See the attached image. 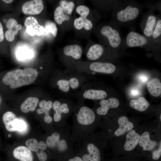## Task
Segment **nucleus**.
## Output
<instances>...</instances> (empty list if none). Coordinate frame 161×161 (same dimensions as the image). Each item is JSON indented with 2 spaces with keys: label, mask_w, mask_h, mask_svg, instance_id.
I'll return each mask as SVG.
<instances>
[{
  "label": "nucleus",
  "mask_w": 161,
  "mask_h": 161,
  "mask_svg": "<svg viewBox=\"0 0 161 161\" xmlns=\"http://www.w3.org/2000/svg\"><path fill=\"white\" fill-rule=\"evenodd\" d=\"M73 123L71 127V139L75 151H79L83 140L95 133L103 123L92 109L84 102H78L73 113Z\"/></svg>",
  "instance_id": "obj_1"
},
{
  "label": "nucleus",
  "mask_w": 161,
  "mask_h": 161,
  "mask_svg": "<svg viewBox=\"0 0 161 161\" xmlns=\"http://www.w3.org/2000/svg\"><path fill=\"white\" fill-rule=\"evenodd\" d=\"M144 6L135 0H116L112 9L111 21L120 27L134 30V24Z\"/></svg>",
  "instance_id": "obj_2"
},
{
  "label": "nucleus",
  "mask_w": 161,
  "mask_h": 161,
  "mask_svg": "<svg viewBox=\"0 0 161 161\" xmlns=\"http://www.w3.org/2000/svg\"><path fill=\"white\" fill-rule=\"evenodd\" d=\"M56 85L66 98L73 97L74 94L82 85L91 78L90 75L78 72H71L66 70L57 73Z\"/></svg>",
  "instance_id": "obj_3"
},
{
  "label": "nucleus",
  "mask_w": 161,
  "mask_h": 161,
  "mask_svg": "<svg viewBox=\"0 0 161 161\" xmlns=\"http://www.w3.org/2000/svg\"><path fill=\"white\" fill-rule=\"evenodd\" d=\"M107 140L101 132L94 133L83 140L78 151L83 161H101L102 151Z\"/></svg>",
  "instance_id": "obj_4"
},
{
  "label": "nucleus",
  "mask_w": 161,
  "mask_h": 161,
  "mask_svg": "<svg viewBox=\"0 0 161 161\" xmlns=\"http://www.w3.org/2000/svg\"><path fill=\"white\" fill-rule=\"evenodd\" d=\"M120 26L112 21L97 26L96 32L103 44L112 52L122 50L123 38Z\"/></svg>",
  "instance_id": "obj_5"
},
{
  "label": "nucleus",
  "mask_w": 161,
  "mask_h": 161,
  "mask_svg": "<svg viewBox=\"0 0 161 161\" xmlns=\"http://www.w3.org/2000/svg\"><path fill=\"white\" fill-rule=\"evenodd\" d=\"M59 129L49 135L45 143L49 148L64 155L74 151V145L71 139V127L67 122L65 126Z\"/></svg>",
  "instance_id": "obj_6"
},
{
  "label": "nucleus",
  "mask_w": 161,
  "mask_h": 161,
  "mask_svg": "<svg viewBox=\"0 0 161 161\" xmlns=\"http://www.w3.org/2000/svg\"><path fill=\"white\" fill-rule=\"evenodd\" d=\"M38 75L37 71L34 69H18L7 72L3 78L2 81L4 84L10 85L11 89H14L32 84Z\"/></svg>",
  "instance_id": "obj_7"
},
{
  "label": "nucleus",
  "mask_w": 161,
  "mask_h": 161,
  "mask_svg": "<svg viewBox=\"0 0 161 161\" xmlns=\"http://www.w3.org/2000/svg\"><path fill=\"white\" fill-rule=\"evenodd\" d=\"M135 123L130 121L126 116L119 117L115 123H110L105 120L101 128V132L108 140L119 138L136 126Z\"/></svg>",
  "instance_id": "obj_8"
},
{
  "label": "nucleus",
  "mask_w": 161,
  "mask_h": 161,
  "mask_svg": "<svg viewBox=\"0 0 161 161\" xmlns=\"http://www.w3.org/2000/svg\"><path fill=\"white\" fill-rule=\"evenodd\" d=\"M76 104L67 98H63L53 102V119L58 129L65 126L67 119L73 113Z\"/></svg>",
  "instance_id": "obj_9"
},
{
  "label": "nucleus",
  "mask_w": 161,
  "mask_h": 161,
  "mask_svg": "<svg viewBox=\"0 0 161 161\" xmlns=\"http://www.w3.org/2000/svg\"><path fill=\"white\" fill-rule=\"evenodd\" d=\"M75 67L78 72L89 75L96 72L111 74L116 69L115 65L106 62H85L78 61L76 63Z\"/></svg>",
  "instance_id": "obj_10"
},
{
  "label": "nucleus",
  "mask_w": 161,
  "mask_h": 161,
  "mask_svg": "<svg viewBox=\"0 0 161 161\" xmlns=\"http://www.w3.org/2000/svg\"><path fill=\"white\" fill-rule=\"evenodd\" d=\"M107 93L104 90L96 89L92 83L87 81L84 83L80 89L74 95L78 102H84L86 100H94L105 99Z\"/></svg>",
  "instance_id": "obj_11"
},
{
  "label": "nucleus",
  "mask_w": 161,
  "mask_h": 161,
  "mask_svg": "<svg viewBox=\"0 0 161 161\" xmlns=\"http://www.w3.org/2000/svg\"><path fill=\"white\" fill-rule=\"evenodd\" d=\"M83 51L81 47L74 44L66 46L63 49L62 60L65 70L71 72H76V63L82 57Z\"/></svg>",
  "instance_id": "obj_12"
},
{
  "label": "nucleus",
  "mask_w": 161,
  "mask_h": 161,
  "mask_svg": "<svg viewBox=\"0 0 161 161\" xmlns=\"http://www.w3.org/2000/svg\"><path fill=\"white\" fill-rule=\"evenodd\" d=\"M140 47L151 50V41L143 35L131 30L123 39L122 50L130 47Z\"/></svg>",
  "instance_id": "obj_13"
},
{
  "label": "nucleus",
  "mask_w": 161,
  "mask_h": 161,
  "mask_svg": "<svg viewBox=\"0 0 161 161\" xmlns=\"http://www.w3.org/2000/svg\"><path fill=\"white\" fill-rule=\"evenodd\" d=\"M157 20V15L154 13V11L148 9L143 15L140 23V26L143 35L151 41Z\"/></svg>",
  "instance_id": "obj_14"
},
{
  "label": "nucleus",
  "mask_w": 161,
  "mask_h": 161,
  "mask_svg": "<svg viewBox=\"0 0 161 161\" xmlns=\"http://www.w3.org/2000/svg\"><path fill=\"white\" fill-rule=\"evenodd\" d=\"M142 131L136 127L122 136V149L124 151L130 152L137 148Z\"/></svg>",
  "instance_id": "obj_15"
},
{
  "label": "nucleus",
  "mask_w": 161,
  "mask_h": 161,
  "mask_svg": "<svg viewBox=\"0 0 161 161\" xmlns=\"http://www.w3.org/2000/svg\"><path fill=\"white\" fill-rule=\"evenodd\" d=\"M151 133L149 129L142 131L137 148L144 151L151 153L158 148L161 144V140L158 141V140L153 138Z\"/></svg>",
  "instance_id": "obj_16"
},
{
  "label": "nucleus",
  "mask_w": 161,
  "mask_h": 161,
  "mask_svg": "<svg viewBox=\"0 0 161 161\" xmlns=\"http://www.w3.org/2000/svg\"><path fill=\"white\" fill-rule=\"evenodd\" d=\"M99 106H95L93 110L99 117L105 116L111 109L118 107L120 103L119 100L114 97L109 98L107 99H104L100 100Z\"/></svg>",
  "instance_id": "obj_17"
},
{
  "label": "nucleus",
  "mask_w": 161,
  "mask_h": 161,
  "mask_svg": "<svg viewBox=\"0 0 161 161\" xmlns=\"http://www.w3.org/2000/svg\"><path fill=\"white\" fill-rule=\"evenodd\" d=\"M112 51L104 46L95 44L89 48L87 52L86 57L90 61L95 62L101 59L104 55Z\"/></svg>",
  "instance_id": "obj_18"
},
{
  "label": "nucleus",
  "mask_w": 161,
  "mask_h": 161,
  "mask_svg": "<svg viewBox=\"0 0 161 161\" xmlns=\"http://www.w3.org/2000/svg\"><path fill=\"white\" fill-rule=\"evenodd\" d=\"M44 8L41 0H33L27 1L22 6L23 13L27 15H37L41 13Z\"/></svg>",
  "instance_id": "obj_19"
},
{
  "label": "nucleus",
  "mask_w": 161,
  "mask_h": 161,
  "mask_svg": "<svg viewBox=\"0 0 161 161\" xmlns=\"http://www.w3.org/2000/svg\"><path fill=\"white\" fill-rule=\"evenodd\" d=\"M152 49L160 50L161 47V15H157V24L151 37Z\"/></svg>",
  "instance_id": "obj_20"
},
{
  "label": "nucleus",
  "mask_w": 161,
  "mask_h": 161,
  "mask_svg": "<svg viewBox=\"0 0 161 161\" xmlns=\"http://www.w3.org/2000/svg\"><path fill=\"white\" fill-rule=\"evenodd\" d=\"M14 157L20 161H33L31 151L27 147L21 146L16 148L13 152Z\"/></svg>",
  "instance_id": "obj_21"
},
{
  "label": "nucleus",
  "mask_w": 161,
  "mask_h": 161,
  "mask_svg": "<svg viewBox=\"0 0 161 161\" xmlns=\"http://www.w3.org/2000/svg\"><path fill=\"white\" fill-rule=\"evenodd\" d=\"M17 118L13 112L8 111L3 115L2 120L6 129L10 132L16 131V125Z\"/></svg>",
  "instance_id": "obj_22"
},
{
  "label": "nucleus",
  "mask_w": 161,
  "mask_h": 161,
  "mask_svg": "<svg viewBox=\"0 0 161 161\" xmlns=\"http://www.w3.org/2000/svg\"><path fill=\"white\" fill-rule=\"evenodd\" d=\"M147 88L150 94L152 96L157 97L161 94V83L157 78L151 79L148 83Z\"/></svg>",
  "instance_id": "obj_23"
},
{
  "label": "nucleus",
  "mask_w": 161,
  "mask_h": 161,
  "mask_svg": "<svg viewBox=\"0 0 161 161\" xmlns=\"http://www.w3.org/2000/svg\"><path fill=\"white\" fill-rule=\"evenodd\" d=\"M39 102L38 98L33 97H29L26 99L20 106L21 111L27 113L30 111H34L36 109Z\"/></svg>",
  "instance_id": "obj_24"
},
{
  "label": "nucleus",
  "mask_w": 161,
  "mask_h": 161,
  "mask_svg": "<svg viewBox=\"0 0 161 161\" xmlns=\"http://www.w3.org/2000/svg\"><path fill=\"white\" fill-rule=\"evenodd\" d=\"M130 106L138 111L143 112L149 107L150 104L143 97H140L136 99L131 100L129 103Z\"/></svg>",
  "instance_id": "obj_25"
},
{
  "label": "nucleus",
  "mask_w": 161,
  "mask_h": 161,
  "mask_svg": "<svg viewBox=\"0 0 161 161\" xmlns=\"http://www.w3.org/2000/svg\"><path fill=\"white\" fill-rule=\"evenodd\" d=\"M73 24L75 28L78 30L84 28L86 30H90L93 27V24L90 20L80 16L75 19Z\"/></svg>",
  "instance_id": "obj_26"
},
{
  "label": "nucleus",
  "mask_w": 161,
  "mask_h": 161,
  "mask_svg": "<svg viewBox=\"0 0 161 161\" xmlns=\"http://www.w3.org/2000/svg\"><path fill=\"white\" fill-rule=\"evenodd\" d=\"M54 18L56 22L61 25L63 22L68 21L70 19L69 16L64 12L60 6H58L54 12Z\"/></svg>",
  "instance_id": "obj_27"
},
{
  "label": "nucleus",
  "mask_w": 161,
  "mask_h": 161,
  "mask_svg": "<svg viewBox=\"0 0 161 161\" xmlns=\"http://www.w3.org/2000/svg\"><path fill=\"white\" fill-rule=\"evenodd\" d=\"M59 3L65 14L69 16L71 14L75 6L73 1L63 0L60 1Z\"/></svg>",
  "instance_id": "obj_28"
},
{
  "label": "nucleus",
  "mask_w": 161,
  "mask_h": 161,
  "mask_svg": "<svg viewBox=\"0 0 161 161\" xmlns=\"http://www.w3.org/2000/svg\"><path fill=\"white\" fill-rule=\"evenodd\" d=\"M21 25L20 24H18L13 28L8 29L5 32L4 35L6 39L9 42L13 41L15 38V35L17 34L18 30H21Z\"/></svg>",
  "instance_id": "obj_29"
},
{
  "label": "nucleus",
  "mask_w": 161,
  "mask_h": 161,
  "mask_svg": "<svg viewBox=\"0 0 161 161\" xmlns=\"http://www.w3.org/2000/svg\"><path fill=\"white\" fill-rule=\"evenodd\" d=\"M24 25L26 27L31 26L35 29L36 32L41 25L39 24L36 18L32 16L27 17L25 19Z\"/></svg>",
  "instance_id": "obj_30"
},
{
  "label": "nucleus",
  "mask_w": 161,
  "mask_h": 161,
  "mask_svg": "<svg viewBox=\"0 0 161 161\" xmlns=\"http://www.w3.org/2000/svg\"><path fill=\"white\" fill-rule=\"evenodd\" d=\"M45 33H51L55 37L57 34L58 29L55 24L51 21H48L45 24Z\"/></svg>",
  "instance_id": "obj_31"
},
{
  "label": "nucleus",
  "mask_w": 161,
  "mask_h": 161,
  "mask_svg": "<svg viewBox=\"0 0 161 161\" xmlns=\"http://www.w3.org/2000/svg\"><path fill=\"white\" fill-rule=\"evenodd\" d=\"M76 11L83 18H87L89 15L90 10L89 8L84 5H80L76 8Z\"/></svg>",
  "instance_id": "obj_32"
},
{
  "label": "nucleus",
  "mask_w": 161,
  "mask_h": 161,
  "mask_svg": "<svg viewBox=\"0 0 161 161\" xmlns=\"http://www.w3.org/2000/svg\"><path fill=\"white\" fill-rule=\"evenodd\" d=\"M26 144L28 148L32 151L36 152L39 149L38 143L34 138H31L27 140L26 142Z\"/></svg>",
  "instance_id": "obj_33"
},
{
  "label": "nucleus",
  "mask_w": 161,
  "mask_h": 161,
  "mask_svg": "<svg viewBox=\"0 0 161 161\" xmlns=\"http://www.w3.org/2000/svg\"><path fill=\"white\" fill-rule=\"evenodd\" d=\"M27 128V124L23 120L17 119L16 125V131L19 132L24 131Z\"/></svg>",
  "instance_id": "obj_34"
},
{
  "label": "nucleus",
  "mask_w": 161,
  "mask_h": 161,
  "mask_svg": "<svg viewBox=\"0 0 161 161\" xmlns=\"http://www.w3.org/2000/svg\"><path fill=\"white\" fill-rule=\"evenodd\" d=\"M73 151H70L66 154L68 158L66 159V161H83L81 158L78 155H74Z\"/></svg>",
  "instance_id": "obj_35"
},
{
  "label": "nucleus",
  "mask_w": 161,
  "mask_h": 161,
  "mask_svg": "<svg viewBox=\"0 0 161 161\" xmlns=\"http://www.w3.org/2000/svg\"><path fill=\"white\" fill-rule=\"evenodd\" d=\"M37 157L40 161H46L48 156L47 153L44 151L38 150L36 152Z\"/></svg>",
  "instance_id": "obj_36"
},
{
  "label": "nucleus",
  "mask_w": 161,
  "mask_h": 161,
  "mask_svg": "<svg viewBox=\"0 0 161 161\" xmlns=\"http://www.w3.org/2000/svg\"><path fill=\"white\" fill-rule=\"evenodd\" d=\"M152 158L154 160H159L161 156V144H160L158 148L153 151L151 153Z\"/></svg>",
  "instance_id": "obj_37"
},
{
  "label": "nucleus",
  "mask_w": 161,
  "mask_h": 161,
  "mask_svg": "<svg viewBox=\"0 0 161 161\" xmlns=\"http://www.w3.org/2000/svg\"><path fill=\"white\" fill-rule=\"evenodd\" d=\"M17 25L18 22L16 19L13 18H10L7 21L6 26L8 29H9L13 28Z\"/></svg>",
  "instance_id": "obj_38"
},
{
  "label": "nucleus",
  "mask_w": 161,
  "mask_h": 161,
  "mask_svg": "<svg viewBox=\"0 0 161 161\" xmlns=\"http://www.w3.org/2000/svg\"><path fill=\"white\" fill-rule=\"evenodd\" d=\"M38 147L39 150L42 151H44L47 148L46 143L43 140L40 141L38 143Z\"/></svg>",
  "instance_id": "obj_39"
},
{
  "label": "nucleus",
  "mask_w": 161,
  "mask_h": 161,
  "mask_svg": "<svg viewBox=\"0 0 161 161\" xmlns=\"http://www.w3.org/2000/svg\"><path fill=\"white\" fill-rule=\"evenodd\" d=\"M26 31L31 36H34L36 34L35 30L31 26L27 27Z\"/></svg>",
  "instance_id": "obj_40"
},
{
  "label": "nucleus",
  "mask_w": 161,
  "mask_h": 161,
  "mask_svg": "<svg viewBox=\"0 0 161 161\" xmlns=\"http://www.w3.org/2000/svg\"><path fill=\"white\" fill-rule=\"evenodd\" d=\"M4 34L3 27L0 22V42L4 40Z\"/></svg>",
  "instance_id": "obj_41"
},
{
  "label": "nucleus",
  "mask_w": 161,
  "mask_h": 161,
  "mask_svg": "<svg viewBox=\"0 0 161 161\" xmlns=\"http://www.w3.org/2000/svg\"><path fill=\"white\" fill-rule=\"evenodd\" d=\"M139 79L140 81L142 83L146 82L148 79V77L145 75H140L139 77Z\"/></svg>",
  "instance_id": "obj_42"
},
{
  "label": "nucleus",
  "mask_w": 161,
  "mask_h": 161,
  "mask_svg": "<svg viewBox=\"0 0 161 161\" xmlns=\"http://www.w3.org/2000/svg\"><path fill=\"white\" fill-rule=\"evenodd\" d=\"M131 94L133 96H136L138 95L140 93L139 90L137 89H133L131 91Z\"/></svg>",
  "instance_id": "obj_43"
},
{
  "label": "nucleus",
  "mask_w": 161,
  "mask_h": 161,
  "mask_svg": "<svg viewBox=\"0 0 161 161\" xmlns=\"http://www.w3.org/2000/svg\"><path fill=\"white\" fill-rule=\"evenodd\" d=\"M2 1L6 3L10 4L13 1V0H3Z\"/></svg>",
  "instance_id": "obj_44"
},
{
  "label": "nucleus",
  "mask_w": 161,
  "mask_h": 161,
  "mask_svg": "<svg viewBox=\"0 0 161 161\" xmlns=\"http://www.w3.org/2000/svg\"><path fill=\"white\" fill-rule=\"evenodd\" d=\"M160 122L161 121V114H160Z\"/></svg>",
  "instance_id": "obj_45"
},
{
  "label": "nucleus",
  "mask_w": 161,
  "mask_h": 161,
  "mask_svg": "<svg viewBox=\"0 0 161 161\" xmlns=\"http://www.w3.org/2000/svg\"><path fill=\"white\" fill-rule=\"evenodd\" d=\"M8 136L9 137H11V134H9L8 135Z\"/></svg>",
  "instance_id": "obj_46"
}]
</instances>
